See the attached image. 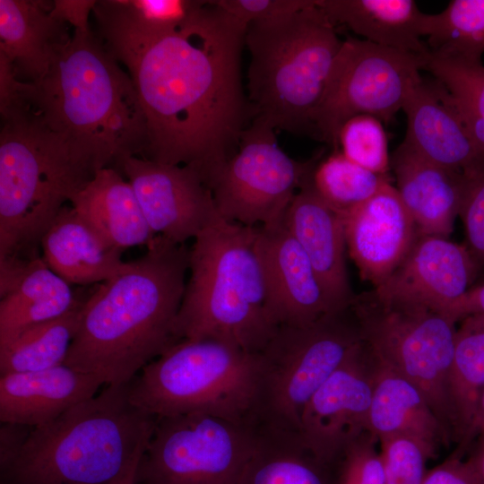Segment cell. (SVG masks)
Segmentation results:
<instances>
[{
  "label": "cell",
  "mask_w": 484,
  "mask_h": 484,
  "mask_svg": "<svg viewBox=\"0 0 484 484\" xmlns=\"http://www.w3.org/2000/svg\"><path fill=\"white\" fill-rule=\"evenodd\" d=\"M92 13L94 33L126 69L142 107V157L191 166L207 183L236 153L250 117L241 80L247 27L211 1L166 30L143 25L119 0L97 1Z\"/></svg>",
  "instance_id": "6da1fadb"
},
{
  "label": "cell",
  "mask_w": 484,
  "mask_h": 484,
  "mask_svg": "<svg viewBox=\"0 0 484 484\" xmlns=\"http://www.w3.org/2000/svg\"><path fill=\"white\" fill-rule=\"evenodd\" d=\"M188 264L185 244L155 235L143 256L86 297L64 364L106 385L130 383L179 341L175 329Z\"/></svg>",
  "instance_id": "7a4b0ae2"
},
{
  "label": "cell",
  "mask_w": 484,
  "mask_h": 484,
  "mask_svg": "<svg viewBox=\"0 0 484 484\" xmlns=\"http://www.w3.org/2000/svg\"><path fill=\"white\" fill-rule=\"evenodd\" d=\"M31 100L96 171L119 172L126 158L143 154L146 123L133 82L91 30H73L48 73L33 83Z\"/></svg>",
  "instance_id": "3957f363"
},
{
  "label": "cell",
  "mask_w": 484,
  "mask_h": 484,
  "mask_svg": "<svg viewBox=\"0 0 484 484\" xmlns=\"http://www.w3.org/2000/svg\"><path fill=\"white\" fill-rule=\"evenodd\" d=\"M127 385H107L33 428L0 484H108L142 454L157 417L133 404Z\"/></svg>",
  "instance_id": "277c9868"
},
{
  "label": "cell",
  "mask_w": 484,
  "mask_h": 484,
  "mask_svg": "<svg viewBox=\"0 0 484 484\" xmlns=\"http://www.w3.org/2000/svg\"><path fill=\"white\" fill-rule=\"evenodd\" d=\"M256 228L220 217L194 238L178 341L211 339L259 353L274 335L279 326L266 309Z\"/></svg>",
  "instance_id": "5b68a950"
},
{
  "label": "cell",
  "mask_w": 484,
  "mask_h": 484,
  "mask_svg": "<svg viewBox=\"0 0 484 484\" xmlns=\"http://www.w3.org/2000/svg\"><path fill=\"white\" fill-rule=\"evenodd\" d=\"M95 173L90 159L33 109L1 119L0 259L38 255L54 220Z\"/></svg>",
  "instance_id": "8992f818"
},
{
  "label": "cell",
  "mask_w": 484,
  "mask_h": 484,
  "mask_svg": "<svg viewBox=\"0 0 484 484\" xmlns=\"http://www.w3.org/2000/svg\"><path fill=\"white\" fill-rule=\"evenodd\" d=\"M341 43L316 0L296 13L248 24L250 117L275 130L312 134V117Z\"/></svg>",
  "instance_id": "52a82bcc"
},
{
  "label": "cell",
  "mask_w": 484,
  "mask_h": 484,
  "mask_svg": "<svg viewBox=\"0 0 484 484\" xmlns=\"http://www.w3.org/2000/svg\"><path fill=\"white\" fill-rule=\"evenodd\" d=\"M259 370V353L185 339L143 367L128 383V397L157 418L205 414L253 425Z\"/></svg>",
  "instance_id": "ba28073f"
},
{
  "label": "cell",
  "mask_w": 484,
  "mask_h": 484,
  "mask_svg": "<svg viewBox=\"0 0 484 484\" xmlns=\"http://www.w3.org/2000/svg\"><path fill=\"white\" fill-rule=\"evenodd\" d=\"M360 341L350 307L308 324L279 326L259 352L253 425L299 434L306 405Z\"/></svg>",
  "instance_id": "9c48e42d"
},
{
  "label": "cell",
  "mask_w": 484,
  "mask_h": 484,
  "mask_svg": "<svg viewBox=\"0 0 484 484\" xmlns=\"http://www.w3.org/2000/svg\"><path fill=\"white\" fill-rule=\"evenodd\" d=\"M350 309L373 357L420 390L453 441L448 379L456 322L424 306L382 300L373 291L355 295Z\"/></svg>",
  "instance_id": "30bf717a"
},
{
  "label": "cell",
  "mask_w": 484,
  "mask_h": 484,
  "mask_svg": "<svg viewBox=\"0 0 484 484\" xmlns=\"http://www.w3.org/2000/svg\"><path fill=\"white\" fill-rule=\"evenodd\" d=\"M258 439L249 423L205 414L157 418L134 484H238Z\"/></svg>",
  "instance_id": "8fae6325"
},
{
  "label": "cell",
  "mask_w": 484,
  "mask_h": 484,
  "mask_svg": "<svg viewBox=\"0 0 484 484\" xmlns=\"http://www.w3.org/2000/svg\"><path fill=\"white\" fill-rule=\"evenodd\" d=\"M428 57L353 37L342 40L312 117V134L338 150L339 132L350 118L370 115L389 123L422 78Z\"/></svg>",
  "instance_id": "7c38bea8"
},
{
  "label": "cell",
  "mask_w": 484,
  "mask_h": 484,
  "mask_svg": "<svg viewBox=\"0 0 484 484\" xmlns=\"http://www.w3.org/2000/svg\"><path fill=\"white\" fill-rule=\"evenodd\" d=\"M319 158H290L279 146L275 129L254 118L236 153L206 186L224 220L247 227L270 225L282 219L295 194L313 178Z\"/></svg>",
  "instance_id": "4fadbf2b"
},
{
  "label": "cell",
  "mask_w": 484,
  "mask_h": 484,
  "mask_svg": "<svg viewBox=\"0 0 484 484\" xmlns=\"http://www.w3.org/2000/svg\"><path fill=\"white\" fill-rule=\"evenodd\" d=\"M375 375L376 360L361 341L306 405L299 435L324 462L333 465L367 431Z\"/></svg>",
  "instance_id": "5bb4252c"
},
{
  "label": "cell",
  "mask_w": 484,
  "mask_h": 484,
  "mask_svg": "<svg viewBox=\"0 0 484 484\" xmlns=\"http://www.w3.org/2000/svg\"><path fill=\"white\" fill-rule=\"evenodd\" d=\"M119 172L130 183L154 235L185 244L221 217L210 188L191 166L131 156Z\"/></svg>",
  "instance_id": "9a60e30c"
},
{
  "label": "cell",
  "mask_w": 484,
  "mask_h": 484,
  "mask_svg": "<svg viewBox=\"0 0 484 484\" xmlns=\"http://www.w3.org/2000/svg\"><path fill=\"white\" fill-rule=\"evenodd\" d=\"M255 249L264 273L266 309L277 326L305 325L337 312L283 217L256 228Z\"/></svg>",
  "instance_id": "2e32d148"
},
{
  "label": "cell",
  "mask_w": 484,
  "mask_h": 484,
  "mask_svg": "<svg viewBox=\"0 0 484 484\" xmlns=\"http://www.w3.org/2000/svg\"><path fill=\"white\" fill-rule=\"evenodd\" d=\"M479 264L466 246L417 233L407 255L373 293L385 301L444 312L472 286Z\"/></svg>",
  "instance_id": "e0dca14e"
},
{
  "label": "cell",
  "mask_w": 484,
  "mask_h": 484,
  "mask_svg": "<svg viewBox=\"0 0 484 484\" xmlns=\"http://www.w3.org/2000/svg\"><path fill=\"white\" fill-rule=\"evenodd\" d=\"M402 110L407 118L403 142L419 155L469 179L484 176V155L456 99L444 84L421 78Z\"/></svg>",
  "instance_id": "ac0fdd59"
},
{
  "label": "cell",
  "mask_w": 484,
  "mask_h": 484,
  "mask_svg": "<svg viewBox=\"0 0 484 484\" xmlns=\"http://www.w3.org/2000/svg\"><path fill=\"white\" fill-rule=\"evenodd\" d=\"M340 215L346 247L361 280L378 287L401 264L416 238L411 216L391 182Z\"/></svg>",
  "instance_id": "d6986e66"
},
{
  "label": "cell",
  "mask_w": 484,
  "mask_h": 484,
  "mask_svg": "<svg viewBox=\"0 0 484 484\" xmlns=\"http://www.w3.org/2000/svg\"><path fill=\"white\" fill-rule=\"evenodd\" d=\"M283 222L307 254L333 308L349 309L355 295L346 268L342 220L317 194L313 178L295 194Z\"/></svg>",
  "instance_id": "ffe728a7"
},
{
  "label": "cell",
  "mask_w": 484,
  "mask_h": 484,
  "mask_svg": "<svg viewBox=\"0 0 484 484\" xmlns=\"http://www.w3.org/2000/svg\"><path fill=\"white\" fill-rule=\"evenodd\" d=\"M86 297L74 293L42 255L0 259V342L74 310Z\"/></svg>",
  "instance_id": "44dd1931"
},
{
  "label": "cell",
  "mask_w": 484,
  "mask_h": 484,
  "mask_svg": "<svg viewBox=\"0 0 484 484\" xmlns=\"http://www.w3.org/2000/svg\"><path fill=\"white\" fill-rule=\"evenodd\" d=\"M391 168L418 233L448 238L471 179L425 159L403 141L391 156Z\"/></svg>",
  "instance_id": "7402d4cb"
},
{
  "label": "cell",
  "mask_w": 484,
  "mask_h": 484,
  "mask_svg": "<svg viewBox=\"0 0 484 484\" xmlns=\"http://www.w3.org/2000/svg\"><path fill=\"white\" fill-rule=\"evenodd\" d=\"M104 385L94 375L65 364L0 376V421L45 425L95 396Z\"/></svg>",
  "instance_id": "603a6c76"
},
{
  "label": "cell",
  "mask_w": 484,
  "mask_h": 484,
  "mask_svg": "<svg viewBox=\"0 0 484 484\" xmlns=\"http://www.w3.org/2000/svg\"><path fill=\"white\" fill-rule=\"evenodd\" d=\"M53 1L0 0V53L18 79L37 83L71 40L68 25L51 16Z\"/></svg>",
  "instance_id": "cb8c5ba5"
},
{
  "label": "cell",
  "mask_w": 484,
  "mask_h": 484,
  "mask_svg": "<svg viewBox=\"0 0 484 484\" xmlns=\"http://www.w3.org/2000/svg\"><path fill=\"white\" fill-rule=\"evenodd\" d=\"M48 267L70 285L101 283L125 267L118 249L108 243L72 205H65L40 242Z\"/></svg>",
  "instance_id": "d4e9b609"
},
{
  "label": "cell",
  "mask_w": 484,
  "mask_h": 484,
  "mask_svg": "<svg viewBox=\"0 0 484 484\" xmlns=\"http://www.w3.org/2000/svg\"><path fill=\"white\" fill-rule=\"evenodd\" d=\"M329 21L345 25L373 44L418 56L430 52L426 36L428 13L413 0H316Z\"/></svg>",
  "instance_id": "484cf974"
},
{
  "label": "cell",
  "mask_w": 484,
  "mask_h": 484,
  "mask_svg": "<svg viewBox=\"0 0 484 484\" xmlns=\"http://www.w3.org/2000/svg\"><path fill=\"white\" fill-rule=\"evenodd\" d=\"M375 360L367 431L378 440L389 436H407L436 453L442 445L448 447L452 437L420 390L393 369Z\"/></svg>",
  "instance_id": "4316f807"
},
{
  "label": "cell",
  "mask_w": 484,
  "mask_h": 484,
  "mask_svg": "<svg viewBox=\"0 0 484 484\" xmlns=\"http://www.w3.org/2000/svg\"><path fill=\"white\" fill-rule=\"evenodd\" d=\"M70 203L108 243L118 249L148 246L155 237L130 183L112 168L97 170Z\"/></svg>",
  "instance_id": "83f0119b"
},
{
  "label": "cell",
  "mask_w": 484,
  "mask_h": 484,
  "mask_svg": "<svg viewBox=\"0 0 484 484\" xmlns=\"http://www.w3.org/2000/svg\"><path fill=\"white\" fill-rule=\"evenodd\" d=\"M258 431L238 484H334L333 466L317 458L299 434Z\"/></svg>",
  "instance_id": "f1b7e54d"
},
{
  "label": "cell",
  "mask_w": 484,
  "mask_h": 484,
  "mask_svg": "<svg viewBox=\"0 0 484 484\" xmlns=\"http://www.w3.org/2000/svg\"><path fill=\"white\" fill-rule=\"evenodd\" d=\"M456 328L448 379L453 442L466 435L484 393V313L466 315Z\"/></svg>",
  "instance_id": "f546056e"
},
{
  "label": "cell",
  "mask_w": 484,
  "mask_h": 484,
  "mask_svg": "<svg viewBox=\"0 0 484 484\" xmlns=\"http://www.w3.org/2000/svg\"><path fill=\"white\" fill-rule=\"evenodd\" d=\"M82 305L0 342V375L35 372L64 364L78 328Z\"/></svg>",
  "instance_id": "4dcf8cb0"
},
{
  "label": "cell",
  "mask_w": 484,
  "mask_h": 484,
  "mask_svg": "<svg viewBox=\"0 0 484 484\" xmlns=\"http://www.w3.org/2000/svg\"><path fill=\"white\" fill-rule=\"evenodd\" d=\"M430 55L465 63H481L484 53V0H453L428 14L426 36Z\"/></svg>",
  "instance_id": "1f68e13d"
},
{
  "label": "cell",
  "mask_w": 484,
  "mask_h": 484,
  "mask_svg": "<svg viewBox=\"0 0 484 484\" xmlns=\"http://www.w3.org/2000/svg\"><path fill=\"white\" fill-rule=\"evenodd\" d=\"M390 182L389 175L366 169L339 150L319 161L313 176L317 194L339 214L359 206Z\"/></svg>",
  "instance_id": "d6a6232c"
},
{
  "label": "cell",
  "mask_w": 484,
  "mask_h": 484,
  "mask_svg": "<svg viewBox=\"0 0 484 484\" xmlns=\"http://www.w3.org/2000/svg\"><path fill=\"white\" fill-rule=\"evenodd\" d=\"M338 150L350 160L374 173L388 175L391 156L383 122L370 115L347 120L338 136Z\"/></svg>",
  "instance_id": "836d02e7"
},
{
  "label": "cell",
  "mask_w": 484,
  "mask_h": 484,
  "mask_svg": "<svg viewBox=\"0 0 484 484\" xmlns=\"http://www.w3.org/2000/svg\"><path fill=\"white\" fill-rule=\"evenodd\" d=\"M387 484H422L426 464L437 453L422 442L402 435L379 439Z\"/></svg>",
  "instance_id": "e575fe53"
},
{
  "label": "cell",
  "mask_w": 484,
  "mask_h": 484,
  "mask_svg": "<svg viewBox=\"0 0 484 484\" xmlns=\"http://www.w3.org/2000/svg\"><path fill=\"white\" fill-rule=\"evenodd\" d=\"M377 445L368 431L351 442L333 465L334 484H387Z\"/></svg>",
  "instance_id": "d590c367"
},
{
  "label": "cell",
  "mask_w": 484,
  "mask_h": 484,
  "mask_svg": "<svg viewBox=\"0 0 484 484\" xmlns=\"http://www.w3.org/2000/svg\"><path fill=\"white\" fill-rule=\"evenodd\" d=\"M484 121V65L429 55L424 68Z\"/></svg>",
  "instance_id": "8d00e7d4"
},
{
  "label": "cell",
  "mask_w": 484,
  "mask_h": 484,
  "mask_svg": "<svg viewBox=\"0 0 484 484\" xmlns=\"http://www.w3.org/2000/svg\"><path fill=\"white\" fill-rule=\"evenodd\" d=\"M143 25L166 30L183 23L203 3L197 0H119Z\"/></svg>",
  "instance_id": "74e56055"
},
{
  "label": "cell",
  "mask_w": 484,
  "mask_h": 484,
  "mask_svg": "<svg viewBox=\"0 0 484 484\" xmlns=\"http://www.w3.org/2000/svg\"><path fill=\"white\" fill-rule=\"evenodd\" d=\"M241 24L264 22L296 13L313 4L314 0H212Z\"/></svg>",
  "instance_id": "f35d334b"
},
{
  "label": "cell",
  "mask_w": 484,
  "mask_h": 484,
  "mask_svg": "<svg viewBox=\"0 0 484 484\" xmlns=\"http://www.w3.org/2000/svg\"><path fill=\"white\" fill-rule=\"evenodd\" d=\"M459 216L467 238V248L484 265V176L471 179Z\"/></svg>",
  "instance_id": "ab89813d"
},
{
  "label": "cell",
  "mask_w": 484,
  "mask_h": 484,
  "mask_svg": "<svg viewBox=\"0 0 484 484\" xmlns=\"http://www.w3.org/2000/svg\"><path fill=\"white\" fill-rule=\"evenodd\" d=\"M422 484H479L471 462L451 455L427 471Z\"/></svg>",
  "instance_id": "60d3db41"
},
{
  "label": "cell",
  "mask_w": 484,
  "mask_h": 484,
  "mask_svg": "<svg viewBox=\"0 0 484 484\" xmlns=\"http://www.w3.org/2000/svg\"><path fill=\"white\" fill-rule=\"evenodd\" d=\"M33 428L31 426L16 422H1L0 472L6 470L16 460Z\"/></svg>",
  "instance_id": "b9f144b4"
},
{
  "label": "cell",
  "mask_w": 484,
  "mask_h": 484,
  "mask_svg": "<svg viewBox=\"0 0 484 484\" xmlns=\"http://www.w3.org/2000/svg\"><path fill=\"white\" fill-rule=\"evenodd\" d=\"M96 3L95 0H54L50 14L74 30L89 31L91 30L89 16Z\"/></svg>",
  "instance_id": "7bdbcfd3"
},
{
  "label": "cell",
  "mask_w": 484,
  "mask_h": 484,
  "mask_svg": "<svg viewBox=\"0 0 484 484\" xmlns=\"http://www.w3.org/2000/svg\"><path fill=\"white\" fill-rule=\"evenodd\" d=\"M443 313L446 314L456 323L466 315L484 313V283L471 287Z\"/></svg>",
  "instance_id": "ee69618b"
},
{
  "label": "cell",
  "mask_w": 484,
  "mask_h": 484,
  "mask_svg": "<svg viewBox=\"0 0 484 484\" xmlns=\"http://www.w3.org/2000/svg\"><path fill=\"white\" fill-rule=\"evenodd\" d=\"M484 432V393L480 401L477 411L472 422L462 438L457 445L453 456L462 458L467 451L470 450L475 439Z\"/></svg>",
  "instance_id": "f6af8a7d"
},
{
  "label": "cell",
  "mask_w": 484,
  "mask_h": 484,
  "mask_svg": "<svg viewBox=\"0 0 484 484\" xmlns=\"http://www.w3.org/2000/svg\"><path fill=\"white\" fill-rule=\"evenodd\" d=\"M467 460L471 462L479 484H484V432L473 442Z\"/></svg>",
  "instance_id": "bcb514c9"
},
{
  "label": "cell",
  "mask_w": 484,
  "mask_h": 484,
  "mask_svg": "<svg viewBox=\"0 0 484 484\" xmlns=\"http://www.w3.org/2000/svg\"><path fill=\"white\" fill-rule=\"evenodd\" d=\"M143 453L135 457L132 463L120 476H118L117 479H115L108 484H134L137 466Z\"/></svg>",
  "instance_id": "7dc6e473"
}]
</instances>
